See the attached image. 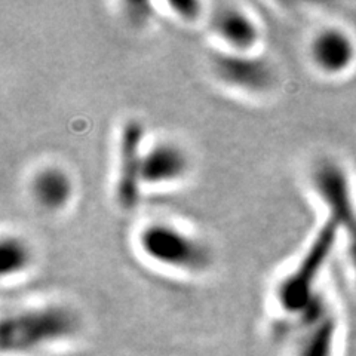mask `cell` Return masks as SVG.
<instances>
[{
  "instance_id": "obj_3",
  "label": "cell",
  "mask_w": 356,
  "mask_h": 356,
  "mask_svg": "<svg viewBox=\"0 0 356 356\" xmlns=\"http://www.w3.org/2000/svg\"><path fill=\"white\" fill-rule=\"evenodd\" d=\"M339 232L336 220L330 217L316 233L298 266L281 281L276 289V298L285 314L297 316L318 296L315 284L339 238Z\"/></svg>"
},
{
  "instance_id": "obj_10",
  "label": "cell",
  "mask_w": 356,
  "mask_h": 356,
  "mask_svg": "<svg viewBox=\"0 0 356 356\" xmlns=\"http://www.w3.org/2000/svg\"><path fill=\"white\" fill-rule=\"evenodd\" d=\"M30 192L40 208L57 213L70 204L73 181L60 166H44L31 178Z\"/></svg>"
},
{
  "instance_id": "obj_2",
  "label": "cell",
  "mask_w": 356,
  "mask_h": 356,
  "mask_svg": "<svg viewBox=\"0 0 356 356\" xmlns=\"http://www.w3.org/2000/svg\"><path fill=\"white\" fill-rule=\"evenodd\" d=\"M143 254L153 263L168 269L199 273L213 263V255L207 245L168 222H152L138 235Z\"/></svg>"
},
{
  "instance_id": "obj_13",
  "label": "cell",
  "mask_w": 356,
  "mask_h": 356,
  "mask_svg": "<svg viewBox=\"0 0 356 356\" xmlns=\"http://www.w3.org/2000/svg\"><path fill=\"white\" fill-rule=\"evenodd\" d=\"M170 6L174 9L175 14L187 21L196 19L200 15V9H202V5L199 2H171Z\"/></svg>"
},
{
  "instance_id": "obj_4",
  "label": "cell",
  "mask_w": 356,
  "mask_h": 356,
  "mask_svg": "<svg viewBox=\"0 0 356 356\" xmlns=\"http://www.w3.org/2000/svg\"><path fill=\"white\" fill-rule=\"evenodd\" d=\"M316 192L330 209L340 230H346L352 264L356 272V209L350 195L348 177L337 163H321L314 174Z\"/></svg>"
},
{
  "instance_id": "obj_1",
  "label": "cell",
  "mask_w": 356,
  "mask_h": 356,
  "mask_svg": "<svg viewBox=\"0 0 356 356\" xmlns=\"http://www.w3.org/2000/svg\"><path fill=\"white\" fill-rule=\"evenodd\" d=\"M79 319L65 306L49 305L18 310L2 319V352L21 356L40 353L70 340Z\"/></svg>"
},
{
  "instance_id": "obj_9",
  "label": "cell",
  "mask_w": 356,
  "mask_h": 356,
  "mask_svg": "<svg viewBox=\"0 0 356 356\" xmlns=\"http://www.w3.org/2000/svg\"><path fill=\"white\" fill-rule=\"evenodd\" d=\"M310 55L319 70L339 74L352 65L356 49L348 33L340 29H325L312 40Z\"/></svg>"
},
{
  "instance_id": "obj_6",
  "label": "cell",
  "mask_w": 356,
  "mask_h": 356,
  "mask_svg": "<svg viewBox=\"0 0 356 356\" xmlns=\"http://www.w3.org/2000/svg\"><path fill=\"white\" fill-rule=\"evenodd\" d=\"M143 137L144 129L138 120H128L122 127L115 196L119 207L124 209L136 208L140 199L143 186Z\"/></svg>"
},
{
  "instance_id": "obj_7",
  "label": "cell",
  "mask_w": 356,
  "mask_h": 356,
  "mask_svg": "<svg viewBox=\"0 0 356 356\" xmlns=\"http://www.w3.org/2000/svg\"><path fill=\"white\" fill-rule=\"evenodd\" d=\"M191 170L186 150L172 141L156 143L143 154V184L163 186L180 181Z\"/></svg>"
},
{
  "instance_id": "obj_8",
  "label": "cell",
  "mask_w": 356,
  "mask_h": 356,
  "mask_svg": "<svg viewBox=\"0 0 356 356\" xmlns=\"http://www.w3.org/2000/svg\"><path fill=\"white\" fill-rule=\"evenodd\" d=\"M211 26L218 39L233 52H248L260 39L255 21L242 9L232 5L220 6L211 19Z\"/></svg>"
},
{
  "instance_id": "obj_5",
  "label": "cell",
  "mask_w": 356,
  "mask_h": 356,
  "mask_svg": "<svg viewBox=\"0 0 356 356\" xmlns=\"http://www.w3.org/2000/svg\"><path fill=\"white\" fill-rule=\"evenodd\" d=\"M211 69L222 83L251 94L270 91L276 79L269 61L248 52H216L211 57Z\"/></svg>"
},
{
  "instance_id": "obj_12",
  "label": "cell",
  "mask_w": 356,
  "mask_h": 356,
  "mask_svg": "<svg viewBox=\"0 0 356 356\" xmlns=\"http://www.w3.org/2000/svg\"><path fill=\"white\" fill-rule=\"evenodd\" d=\"M33 260L29 245L18 236H3L0 241V275L14 277L26 272Z\"/></svg>"
},
{
  "instance_id": "obj_11",
  "label": "cell",
  "mask_w": 356,
  "mask_h": 356,
  "mask_svg": "<svg viewBox=\"0 0 356 356\" xmlns=\"http://www.w3.org/2000/svg\"><path fill=\"white\" fill-rule=\"evenodd\" d=\"M337 330V318L332 312L315 325L300 330L302 337H300L297 356H332Z\"/></svg>"
}]
</instances>
